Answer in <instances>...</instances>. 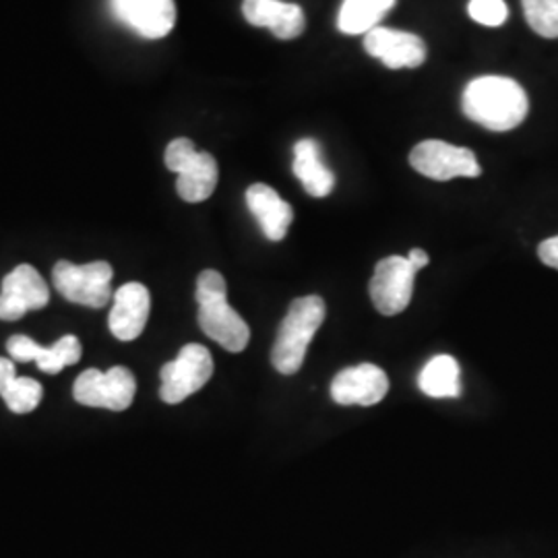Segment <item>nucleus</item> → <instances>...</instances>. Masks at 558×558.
I'll return each mask as SVG.
<instances>
[{"label":"nucleus","instance_id":"1","mask_svg":"<svg viewBox=\"0 0 558 558\" xmlns=\"http://www.w3.org/2000/svg\"><path fill=\"white\" fill-rule=\"evenodd\" d=\"M463 114L488 131L505 133L519 126L530 110L525 89L518 81L486 75L470 81L461 98Z\"/></svg>","mask_w":558,"mask_h":558},{"label":"nucleus","instance_id":"9","mask_svg":"<svg viewBox=\"0 0 558 558\" xmlns=\"http://www.w3.org/2000/svg\"><path fill=\"white\" fill-rule=\"evenodd\" d=\"M416 274V267L408 257H387L377 263L368 290L380 315L393 317L408 308L414 294Z\"/></svg>","mask_w":558,"mask_h":558},{"label":"nucleus","instance_id":"7","mask_svg":"<svg viewBox=\"0 0 558 558\" xmlns=\"http://www.w3.org/2000/svg\"><path fill=\"white\" fill-rule=\"evenodd\" d=\"M135 393L137 380L126 366H112L106 373L98 368H87L73 385V398L77 403L112 412L126 410L133 403Z\"/></svg>","mask_w":558,"mask_h":558},{"label":"nucleus","instance_id":"18","mask_svg":"<svg viewBox=\"0 0 558 558\" xmlns=\"http://www.w3.org/2000/svg\"><path fill=\"white\" fill-rule=\"evenodd\" d=\"M292 170L304 191L315 199L331 195L336 189V174L325 166L320 158V145L315 140H300L294 145Z\"/></svg>","mask_w":558,"mask_h":558},{"label":"nucleus","instance_id":"5","mask_svg":"<svg viewBox=\"0 0 558 558\" xmlns=\"http://www.w3.org/2000/svg\"><path fill=\"white\" fill-rule=\"evenodd\" d=\"M114 269L106 260H94L87 265H75L69 260H59L52 271L54 288L60 296L89 308H104L112 294Z\"/></svg>","mask_w":558,"mask_h":558},{"label":"nucleus","instance_id":"14","mask_svg":"<svg viewBox=\"0 0 558 558\" xmlns=\"http://www.w3.org/2000/svg\"><path fill=\"white\" fill-rule=\"evenodd\" d=\"M7 352L13 362H38V368L46 375H59L62 368L77 364L83 356L81 341L75 336H64L48 348L27 336H13L7 341Z\"/></svg>","mask_w":558,"mask_h":558},{"label":"nucleus","instance_id":"22","mask_svg":"<svg viewBox=\"0 0 558 558\" xmlns=\"http://www.w3.org/2000/svg\"><path fill=\"white\" fill-rule=\"evenodd\" d=\"M527 25L542 38H558V0H521Z\"/></svg>","mask_w":558,"mask_h":558},{"label":"nucleus","instance_id":"4","mask_svg":"<svg viewBox=\"0 0 558 558\" xmlns=\"http://www.w3.org/2000/svg\"><path fill=\"white\" fill-rule=\"evenodd\" d=\"M166 166L170 172L179 174L177 191L180 199L201 203L214 195L220 179L218 161L207 151H197L193 141L184 137L172 141L166 147Z\"/></svg>","mask_w":558,"mask_h":558},{"label":"nucleus","instance_id":"13","mask_svg":"<svg viewBox=\"0 0 558 558\" xmlns=\"http://www.w3.org/2000/svg\"><path fill=\"white\" fill-rule=\"evenodd\" d=\"M389 391L385 371L375 364L343 368L331 383V398L339 405H375Z\"/></svg>","mask_w":558,"mask_h":558},{"label":"nucleus","instance_id":"26","mask_svg":"<svg viewBox=\"0 0 558 558\" xmlns=\"http://www.w3.org/2000/svg\"><path fill=\"white\" fill-rule=\"evenodd\" d=\"M408 260L416 267V271H420L422 267H426L428 265V255H426V251H422V248H412L410 251V255H408Z\"/></svg>","mask_w":558,"mask_h":558},{"label":"nucleus","instance_id":"15","mask_svg":"<svg viewBox=\"0 0 558 558\" xmlns=\"http://www.w3.org/2000/svg\"><path fill=\"white\" fill-rule=\"evenodd\" d=\"M151 294L140 281H129L120 286L114 294V306L108 319V327L120 341L140 338L149 319Z\"/></svg>","mask_w":558,"mask_h":558},{"label":"nucleus","instance_id":"8","mask_svg":"<svg viewBox=\"0 0 558 558\" xmlns=\"http://www.w3.org/2000/svg\"><path fill=\"white\" fill-rule=\"evenodd\" d=\"M410 163L422 177L439 180V182L476 179L482 174L478 158L472 149L451 145L447 141H422L412 149Z\"/></svg>","mask_w":558,"mask_h":558},{"label":"nucleus","instance_id":"20","mask_svg":"<svg viewBox=\"0 0 558 558\" xmlns=\"http://www.w3.org/2000/svg\"><path fill=\"white\" fill-rule=\"evenodd\" d=\"M420 391L428 398H459L461 396V371L458 360L440 354L430 360L418 377Z\"/></svg>","mask_w":558,"mask_h":558},{"label":"nucleus","instance_id":"19","mask_svg":"<svg viewBox=\"0 0 558 558\" xmlns=\"http://www.w3.org/2000/svg\"><path fill=\"white\" fill-rule=\"evenodd\" d=\"M396 0H343L339 9L338 27L345 36L368 34L379 27V21L393 9Z\"/></svg>","mask_w":558,"mask_h":558},{"label":"nucleus","instance_id":"2","mask_svg":"<svg viewBox=\"0 0 558 558\" xmlns=\"http://www.w3.org/2000/svg\"><path fill=\"white\" fill-rule=\"evenodd\" d=\"M199 327L207 338L218 341L223 350L239 354L248 341L251 329L246 320L228 304L226 279L216 269H205L197 279Z\"/></svg>","mask_w":558,"mask_h":558},{"label":"nucleus","instance_id":"21","mask_svg":"<svg viewBox=\"0 0 558 558\" xmlns=\"http://www.w3.org/2000/svg\"><path fill=\"white\" fill-rule=\"evenodd\" d=\"M0 396L13 414H29L40 405L44 389L36 379L15 377L4 385V389H0Z\"/></svg>","mask_w":558,"mask_h":558},{"label":"nucleus","instance_id":"11","mask_svg":"<svg viewBox=\"0 0 558 558\" xmlns=\"http://www.w3.org/2000/svg\"><path fill=\"white\" fill-rule=\"evenodd\" d=\"M112 15L147 40L166 38L177 23L174 0H110Z\"/></svg>","mask_w":558,"mask_h":558},{"label":"nucleus","instance_id":"25","mask_svg":"<svg viewBox=\"0 0 558 558\" xmlns=\"http://www.w3.org/2000/svg\"><path fill=\"white\" fill-rule=\"evenodd\" d=\"M17 366H15V362L9 359H0V389H4V385L7 383H11V380L17 377V371H15Z\"/></svg>","mask_w":558,"mask_h":558},{"label":"nucleus","instance_id":"3","mask_svg":"<svg viewBox=\"0 0 558 558\" xmlns=\"http://www.w3.org/2000/svg\"><path fill=\"white\" fill-rule=\"evenodd\" d=\"M325 320V302L320 296L296 299L281 320L271 350V362L281 375H294L302 368L306 350Z\"/></svg>","mask_w":558,"mask_h":558},{"label":"nucleus","instance_id":"23","mask_svg":"<svg viewBox=\"0 0 558 558\" xmlns=\"http://www.w3.org/2000/svg\"><path fill=\"white\" fill-rule=\"evenodd\" d=\"M468 13L472 20L486 27H499L509 17L505 0H470Z\"/></svg>","mask_w":558,"mask_h":558},{"label":"nucleus","instance_id":"12","mask_svg":"<svg viewBox=\"0 0 558 558\" xmlns=\"http://www.w3.org/2000/svg\"><path fill=\"white\" fill-rule=\"evenodd\" d=\"M364 50L387 69H416L426 60V44L420 36L389 27L364 34Z\"/></svg>","mask_w":558,"mask_h":558},{"label":"nucleus","instance_id":"17","mask_svg":"<svg viewBox=\"0 0 558 558\" xmlns=\"http://www.w3.org/2000/svg\"><path fill=\"white\" fill-rule=\"evenodd\" d=\"M246 205L255 220L259 221L265 239L279 242L288 236V230L294 220V209L271 186L263 182L251 184L246 191Z\"/></svg>","mask_w":558,"mask_h":558},{"label":"nucleus","instance_id":"16","mask_svg":"<svg viewBox=\"0 0 558 558\" xmlns=\"http://www.w3.org/2000/svg\"><path fill=\"white\" fill-rule=\"evenodd\" d=\"M242 15L255 27H269L279 40H294L304 32V11L294 2L244 0Z\"/></svg>","mask_w":558,"mask_h":558},{"label":"nucleus","instance_id":"24","mask_svg":"<svg viewBox=\"0 0 558 558\" xmlns=\"http://www.w3.org/2000/svg\"><path fill=\"white\" fill-rule=\"evenodd\" d=\"M538 257L544 265H548V267H553V269H558V236L544 240V242L539 244Z\"/></svg>","mask_w":558,"mask_h":558},{"label":"nucleus","instance_id":"10","mask_svg":"<svg viewBox=\"0 0 558 558\" xmlns=\"http://www.w3.org/2000/svg\"><path fill=\"white\" fill-rule=\"evenodd\" d=\"M50 302V290L40 271L32 265H17L2 279L0 320H20L29 311H41Z\"/></svg>","mask_w":558,"mask_h":558},{"label":"nucleus","instance_id":"6","mask_svg":"<svg viewBox=\"0 0 558 558\" xmlns=\"http://www.w3.org/2000/svg\"><path fill=\"white\" fill-rule=\"evenodd\" d=\"M214 377V359L201 343H189L179 352L177 360L166 362L160 371L161 401L177 405L201 391Z\"/></svg>","mask_w":558,"mask_h":558}]
</instances>
